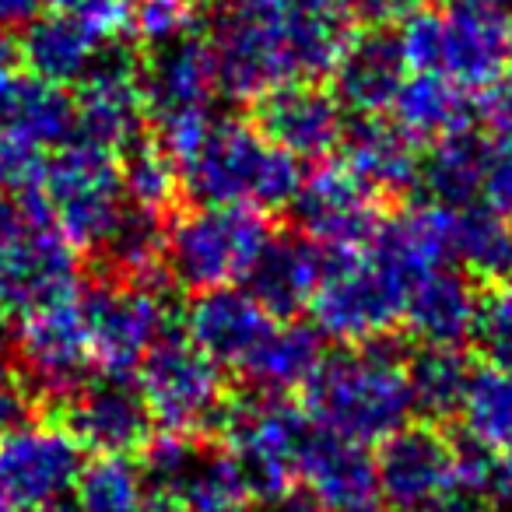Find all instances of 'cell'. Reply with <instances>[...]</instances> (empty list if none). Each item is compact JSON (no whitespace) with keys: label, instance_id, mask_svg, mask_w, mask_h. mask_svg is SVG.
Instances as JSON below:
<instances>
[{"label":"cell","instance_id":"6da1fadb","mask_svg":"<svg viewBox=\"0 0 512 512\" xmlns=\"http://www.w3.org/2000/svg\"><path fill=\"white\" fill-rule=\"evenodd\" d=\"M351 39L344 8H299L274 15L232 11L211 29L207 43L218 67L221 95L256 102L267 92L334 74Z\"/></svg>","mask_w":512,"mask_h":512},{"label":"cell","instance_id":"7a4b0ae2","mask_svg":"<svg viewBox=\"0 0 512 512\" xmlns=\"http://www.w3.org/2000/svg\"><path fill=\"white\" fill-rule=\"evenodd\" d=\"M306 414L330 435L358 446H383L411 425L414 414L404 348L379 337L323 358L306 386Z\"/></svg>","mask_w":512,"mask_h":512},{"label":"cell","instance_id":"3957f363","mask_svg":"<svg viewBox=\"0 0 512 512\" xmlns=\"http://www.w3.org/2000/svg\"><path fill=\"white\" fill-rule=\"evenodd\" d=\"M190 200L207 207H271L292 204L302 186L299 158L271 144L242 120H214L190 158L179 162Z\"/></svg>","mask_w":512,"mask_h":512},{"label":"cell","instance_id":"277c9868","mask_svg":"<svg viewBox=\"0 0 512 512\" xmlns=\"http://www.w3.org/2000/svg\"><path fill=\"white\" fill-rule=\"evenodd\" d=\"M505 0H446V8H418L400 25V46L411 71L442 74L470 92L505 74L512 57Z\"/></svg>","mask_w":512,"mask_h":512},{"label":"cell","instance_id":"5b68a950","mask_svg":"<svg viewBox=\"0 0 512 512\" xmlns=\"http://www.w3.org/2000/svg\"><path fill=\"white\" fill-rule=\"evenodd\" d=\"M141 95L144 113L155 120V141L176 158V165L190 158L218 120L211 113L221 95L211 43L186 32L172 43L151 46L141 64Z\"/></svg>","mask_w":512,"mask_h":512},{"label":"cell","instance_id":"8992f818","mask_svg":"<svg viewBox=\"0 0 512 512\" xmlns=\"http://www.w3.org/2000/svg\"><path fill=\"white\" fill-rule=\"evenodd\" d=\"M267 239H271V225L264 211L197 204V211L169 225L165 274L197 295L232 288L235 281H246Z\"/></svg>","mask_w":512,"mask_h":512},{"label":"cell","instance_id":"52a82bcc","mask_svg":"<svg viewBox=\"0 0 512 512\" xmlns=\"http://www.w3.org/2000/svg\"><path fill=\"white\" fill-rule=\"evenodd\" d=\"M39 197L53 228L78 249H99L130 207L116 151L67 141L43 162Z\"/></svg>","mask_w":512,"mask_h":512},{"label":"cell","instance_id":"ba28073f","mask_svg":"<svg viewBox=\"0 0 512 512\" xmlns=\"http://www.w3.org/2000/svg\"><path fill=\"white\" fill-rule=\"evenodd\" d=\"M137 390L155 425L176 435H207L221 428L228 393L221 365L211 362L190 337L165 334L137 369Z\"/></svg>","mask_w":512,"mask_h":512},{"label":"cell","instance_id":"9c48e42d","mask_svg":"<svg viewBox=\"0 0 512 512\" xmlns=\"http://www.w3.org/2000/svg\"><path fill=\"white\" fill-rule=\"evenodd\" d=\"M148 491L179 512H246L253 502L235 456L204 435L165 432L144 446Z\"/></svg>","mask_w":512,"mask_h":512},{"label":"cell","instance_id":"30bf717a","mask_svg":"<svg viewBox=\"0 0 512 512\" xmlns=\"http://www.w3.org/2000/svg\"><path fill=\"white\" fill-rule=\"evenodd\" d=\"M221 432L225 449L246 477L249 495L264 502L288 491L299 477V456L313 432V421L288 397L253 393L242 404H228Z\"/></svg>","mask_w":512,"mask_h":512},{"label":"cell","instance_id":"8fae6325","mask_svg":"<svg viewBox=\"0 0 512 512\" xmlns=\"http://www.w3.org/2000/svg\"><path fill=\"white\" fill-rule=\"evenodd\" d=\"M404 299V288L369 253H330L309 313L320 337L355 348L390 334L404 316Z\"/></svg>","mask_w":512,"mask_h":512},{"label":"cell","instance_id":"7c38bea8","mask_svg":"<svg viewBox=\"0 0 512 512\" xmlns=\"http://www.w3.org/2000/svg\"><path fill=\"white\" fill-rule=\"evenodd\" d=\"M78 281V246L50 221H29L0 239V323H22L39 309L74 299Z\"/></svg>","mask_w":512,"mask_h":512},{"label":"cell","instance_id":"4fadbf2b","mask_svg":"<svg viewBox=\"0 0 512 512\" xmlns=\"http://www.w3.org/2000/svg\"><path fill=\"white\" fill-rule=\"evenodd\" d=\"M81 306L92 334L95 369H102V376L127 379L141 369L148 351L172 334V309L158 292V281H116L95 288Z\"/></svg>","mask_w":512,"mask_h":512},{"label":"cell","instance_id":"5bb4252c","mask_svg":"<svg viewBox=\"0 0 512 512\" xmlns=\"http://www.w3.org/2000/svg\"><path fill=\"white\" fill-rule=\"evenodd\" d=\"M11 358L29 393L67 404L95 369L85 306L78 299H64L22 320Z\"/></svg>","mask_w":512,"mask_h":512},{"label":"cell","instance_id":"9a60e30c","mask_svg":"<svg viewBox=\"0 0 512 512\" xmlns=\"http://www.w3.org/2000/svg\"><path fill=\"white\" fill-rule=\"evenodd\" d=\"M85 449L67 425L25 421L0 435V502L8 512L67 498L81 481Z\"/></svg>","mask_w":512,"mask_h":512},{"label":"cell","instance_id":"2e32d148","mask_svg":"<svg viewBox=\"0 0 512 512\" xmlns=\"http://www.w3.org/2000/svg\"><path fill=\"white\" fill-rule=\"evenodd\" d=\"M299 235L327 253H362L383 225V200L348 165H320L292 197Z\"/></svg>","mask_w":512,"mask_h":512},{"label":"cell","instance_id":"e0dca14e","mask_svg":"<svg viewBox=\"0 0 512 512\" xmlns=\"http://www.w3.org/2000/svg\"><path fill=\"white\" fill-rule=\"evenodd\" d=\"M256 130L292 158L323 162L341 151L348 109L320 81H299L256 99Z\"/></svg>","mask_w":512,"mask_h":512},{"label":"cell","instance_id":"ac0fdd59","mask_svg":"<svg viewBox=\"0 0 512 512\" xmlns=\"http://www.w3.org/2000/svg\"><path fill=\"white\" fill-rule=\"evenodd\" d=\"M141 67L109 46L106 57L74 85V141L120 151L141 137Z\"/></svg>","mask_w":512,"mask_h":512},{"label":"cell","instance_id":"d6986e66","mask_svg":"<svg viewBox=\"0 0 512 512\" xmlns=\"http://www.w3.org/2000/svg\"><path fill=\"white\" fill-rule=\"evenodd\" d=\"M67 428L99 456H130L144 453L155 435V418L144 404L141 390L123 376L88 379L71 400H67Z\"/></svg>","mask_w":512,"mask_h":512},{"label":"cell","instance_id":"ffe728a7","mask_svg":"<svg viewBox=\"0 0 512 512\" xmlns=\"http://www.w3.org/2000/svg\"><path fill=\"white\" fill-rule=\"evenodd\" d=\"M299 481L327 512H390L369 446L330 435L316 425L302 446Z\"/></svg>","mask_w":512,"mask_h":512},{"label":"cell","instance_id":"44dd1931","mask_svg":"<svg viewBox=\"0 0 512 512\" xmlns=\"http://www.w3.org/2000/svg\"><path fill=\"white\" fill-rule=\"evenodd\" d=\"M379 488L393 512L456 488V446L432 425H407L379 446Z\"/></svg>","mask_w":512,"mask_h":512},{"label":"cell","instance_id":"7402d4cb","mask_svg":"<svg viewBox=\"0 0 512 512\" xmlns=\"http://www.w3.org/2000/svg\"><path fill=\"white\" fill-rule=\"evenodd\" d=\"M330 78L334 95L348 113L383 116L411 78V64L393 29H362L351 32Z\"/></svg>","mask_w":512,"mask_h":512},{"label":"cell","instance_id":"603a6c76","mask_svg":"<svg viewBox=\"0 0 512 512\" xmlns=\"http://www.w3.org/2000/svg\"><path fill=\"white\" fill-rule=\"evenodd\" d=\"M274 316L246 288L200 292L186 309V337L221 369H239L271 334Z\"/></svg>","mask_w":512,"mask_h":512},{"label":"cell","instance_id":"cb8c5ba5","mask_svg":"<svg viewBox=\"0 0 512 512\" xmlns=\"http://www.w3.org/2000/svg\"><path fill=\"white\" fill-rule=\"evenodd\" d=\"M330 253L309 242L306 235H271L256 264L246 274V292L274 320H295L313 306L316 288L327 274Z\"/></svg>","mask_w":512,"mask_h":512},{"label":"cell","instance_id":"d4e9b609","mask_svg":"<svg viewBox=\"0 0 512 512\" xmlns=\"http://www.w3.org/2000/svg\"><path fill=\"white\" fill-rule=\"evenodd\" d=\"M369 256L397 281L400 288L414 285L439 267H453L449 256V207L418 204L397 218L383 221L376 239L369 242Z\"/></svg>","mask_w":512,"mask_h":512},{"label":"cell","instance_id":"484cf974","mask_svg":"<svg viewBox=\"0 0 512 512\" xmlns=\"http://www.w3.org/2000/svg\"><path fill=\"white\" fill-rule=\"evenodd\" d=\"M481 299L474 292V281L453 267L425 274L407 288L404 316L414 341L432 348H460L467 337H474Z\"/></svg>","mask_w":512,"mask_h":512},{"label":"cell","instance_id":"4316f807","mask_svg":"<svg viewBox=\"0 0 512 512\" xmlns=\"http://www.w3.org/2000/svg\"><path fill=\"white\" fill-rule=\"evenodd\" d=\"M109 39L102 36L95 25L85 18L71 15V11H50L39 15L25 25V36L18 43L22 50V64L29 74L50 81V85H78L109 50Z\"/></svg>","mask_w":512,"mask_h":512},{"label":"cell","instance_id":"83f0119b","mask_svg":"<svg viewBox=\"0 0 512 512\" xmlns=\"http://www.w3.org/2000/svg\"><path fill=\"white\" fill-rule=\"evenodd\" d=\"M344 165L355 172L358 179L383 193H411L421 183V151L418 141L407 137L393 120L383 116H358L348 123L341 141Z\"/></svg>","mask_w":512,"mask_h":512},{"label":"cell","instance_id":"f1b7e54d","mask_svg":"<svg viewBox=\"0 0 512 512\" xmlns=\"http://www.w3.org/2000/svg\"><path fill=\"white\" fill-rule=\"evenodd\" d=\"M0 134L32 151L64 148L74 141V95L36 74H11L0 81Z\"/></svg>","mask_w":512,"mask_h":512},{"label":"cell","instance_id":"f546056e","mask_svg":"<svg viewBox=\"0 0 512 512\" xmlns=\"http://www.w3.org/2000/svg\"><path fill=\"white\" fill-rule=\"evenodd\" d=\"M323 337L306 323H274L271 334L260 341V348L239 365V376L253 393L264 397H288L295 390H306L309 379L323 365Z\"/></svg>","mask_w":512,"mask_h":512},{"label":"cell","instance_id":"4dcf8cb0","mask_svg":"<svg viewBox=\"0 0 512 512\" xmlns=\"http://www.w3.org/2000/svg\"><path fill=\"white\" fill-rule=\"evenodd\" d=\"M449 256L467 278L502 285L512 278V221L488 200L449 207Z\"/></svg>","mask_w":512,"mask_h":512},{"label":"cell","instance_id":"1f68e13d","mask_svg":"<svg viewBox=\"0 0 512 512\" xmlns=\"http://www.w3.org/2000/svg\"><path fill=\"white\" fill-rule=\"evenodd\" d=\"M491 141L474 130H460L442 141L428 144L421 155V190L439 207H463L484 200V179H488Z\"/></svg>","mask_w":512,"mask_h":512},{"label":"cell","instance_id":"d6a6232c","mask_svg":"<svg viewBox=\"0 0 512 512\" xmlns=\"http://www.w3.org/2000/svg\"><path fill=\"white\" fill-rule=\"evenodd\" d=\"M474 106L463 85L442 74L414 71L393 102V123L418 144H435L449 134L467 130Z\"/></svg>","mask_w":512,"mask_h":512},{"label":"cell","instance_id":"836d02e7","mask_svg":"<svg viewBox=\"0 0 512 512\" xmlns=\"http://www.w3.org/2000/svg\"><path fill=\"white\" fill-rule=\"evenodd\" d=\"M470 376H474V369L460 348L425 344L418 355H407V383H411L414 411L428 421H446L460 414Z\"/></svg>","mask_w":512,"mask_h":512},{"label":"cell","instance_id":"e575fe53","mask_svg":"<svg viewBox=\"0 0 512 512\" xmlns=\"http://www.w3.org/2000/svg\"><path fill=\"white\" fill-rule=\"evenodd\" d=\"M165 242L169 228L162 214L127 207L99 249L106 256V267L120 281H158V274L165 271Z\"/></svg>","mask_w":512,"mask_h":512},{"label":"cell","instance_id":"d590c367","mask_svg":"<svg viewBox=\"0 0 512 512\" xmlns=\"http://www.w3.org/2000/svg\"><path fill=\"white\" fill-rule=\"evenodd\" d=\"M463 435L491 456H512V376L502 369H474L460 404Z\"/></svg>","mask_w":512,"mask_h":512},{"label":"cell","instance_id":"8d00e7d4","mask_svg":"<svg viewBox=\"0 0 512 512\" xmlns=\"http://www.w3.org/2000/svg\"><path fill=\"white\" fill-rule=\"evenodd\" d=\"M78 502L81 512H148L151 491L144 481L141 467L130 463L127 456H99L85 463L78 481Z\"/></svg>","mask_w":512,"mask_h":512},{"label":"cell","instance_id":"74e56055","mask_svg":"<svg viewBox=\"0 0 512 512\" xmlns=\"http://www.w3.org/2000/svg\"><path fill=\"white\" fill-rule=\"evenodd\" d=\"M120 176L123 190H127L130 207H144V211L162 214L172 204L183 179H179V165L155 137H137L127 148H120Z\"/></svg>","mask_w":512,"mask_h":512},{"label":"cell","instance_id":"f35d334b","mask_svg":"<svg viewBox=\"0 0 512 512\" xmlns=\"http://www.w3.org/2000/svg\"><path fill=\"white\" fill-rule=\"evenodd\" d=\"M474 341L488 355L491 369H502L512 376V278L495 285V292L481 302Z\"/></svg>","mask_w":512,"mask_h":512},{"label":"cell","instance_id":"ab89813d","mask_svg":"<svg viewBox=\"0 0 512 512\" xmlns=\"http://www.w3.org/2000/svg\"><path fill=\"white\" fill-rule=\"evenodd\" d=\"M193 22V8L179 4V0H137L134 15H130V36L141 43L162 46L172 39L186 36Z\"/></svg>","mask_w":512,"mask_h":512},{"label":"cell","instance_id":"60d3db41","mask_svg":"<svg viewBox=\"0 0 512 512\" xmlns=\"http://www.w3.org/2000/svg\"><path fill=\"white\" fill-rule=\"evenodd\" d=\"M60 11L85 18L88 25L102 32L106 39L130 36V15H134L137 0H53Z\"/></svg>","mask_w":512,"mask_h":512},{"label":"cell","instance_id":"b9f144b4","mask_svg":"<svg viewBox=\"0 0 512 512\" xmlns=\"http://www.w3.org/2000/svg\"><path fill=\"white\" fill-rule=\"evenodd\" d=\"M39 172H43V155L39 151L11 141L8 134H0V190H11V193L36 190Z\"/></svg>","mask_w":512,"mask_h":512},{"label":"cell","instance_id":"7bdbcfd3","mask_svg":"<svg viewBox=\"0 0 512 512\" xmlns=\"http://www.w3.org/2000/svg\"><path fill=\"white\" fill-rule=\"evenodd\" d=\"M484 200L498 214L512 221V137H498L491 144L488 179H484Z\"/></svg>","mask_w":512,"mask_h":512},{"label":"cell","instance_id":"ee69618b","mask_svg":"<svg viewBox=\"0 0 512 512\" xmlns=\"http://www.w3.org/2000/svg\"><path fill=\"white\" fill-rule=\"evenodd\" d=\"M29 386L15 369V358H0V435L29 421Z\"/></svg>","mask_w":512,"mask_h":512},{"label":"cell","instance_id":"f6af8a7d","mask_svg":"<svg viewBox=\"0 0 512 512\" xmlns=\"http://www.w3.org/2000/svg\"><path fill=\"white\" fill-rule=\"evenodd\" d=\"M418 8H421V0H344V11H348L355 22H362L365 29H393V25H404Z\"/></svg>","mask_w":512,"mask_h":512},{"label":"cell","instance_id":"bcb514c9","mask_svg":"<svg viewBox=\"0 0 512 512\" xmlns=\"http://www.w3.org/2000/svg\"><path fill=\"white\" fill-rule=\"evenodd\" d=\"M29 221H50L43 197H39V186H36V190H25V193L0 190V239H4V235H11L15 228L29 225ZM50 225H53V221H50Z\"/></svg>","mask_w":512,"mask_h":512},{"label":"cell","instance_id":"7dc6e473","mask_svg":"<svg viewBox=\"0 0 512 512\" xmlns=\"http://www.w3.org/2000/svg\"><path fill=\"white\" fill-rule=\"evenodd\" d=\"M481 116L498 137H512V71L484 88Z\"/></svg>","mask_w":512,"mask_h":512},{"label":"cell","instance_id":"c3c4849f","mask_svg":"<svg viewBox=\"0 0 512 512\" xmlns=\"http://www.w3.org/2000/svg\"><path fill=\"white\" fill-rule=\"evenodd\" d=\"M253 512H327L320 502H316L313 491L306 488H288L274 498H264V502H256Z\"/></svg>","mask_w":512,"mask_h":512},{"label":"cell","instance_id":"681fc988","mask_svg":"<svg viewBox=\"0 0 512 512\" xmlns=\"http://www.w3.org/2000/svg\"><path fill=\"white\" fill-rule=\"evenodd\" d=\"M39 15H43V0H0V32L25 29Z\"/></svg>","mask_w":512,"mask_h":512},{"label":"cell","instance_id":"f907efd6","mask_svg":"<svg viewBox=\"0 0 512 512\" xmlns=\"http://www.w3.org/2000/svg\"><path fill=\"white\" fill-rule=\"evenodd\" d=\"M477 505L481 502H477L474 495H467V491H460V488H449V491H442V495L428 498V502L414 505V509H404V512H481Z\"/></svg>","mask_w":512,"mask_h":512},{"label":"cell","instance_id":"816d5d0a","mask_svg":"<svg viewBox=\"0 0 512 512\" xmlns=\"http://www.w3.org/2000/svg\"><path fill=\"white\" fill-rule=\"evenodd\" d=\"M18 71H22V50L8 32H0V81H8Z\"/></svg>","mask_w":512,"mask_h":512},{"label":"cell","instance_id":"f5cc1de1","mask_svg":"<svg viewBox=\"0 0 512 512\" xmlns=\"http://www.w3.org/2000/svg\"><path fill=\"white\" fill-rule=\"evenodd\" d=\"M302 0H232L235 11H249V15H274V11L299 8Z\"/></svg>","mask_w":512,"mask_h":512},{"label":"cell","instance_id":"db71d44e","mask_svg":"<svg viewBox=\"0 0 512 512\" xmlns=\"http://www.w3.org/2000/svg\"><path fill=\"white\" fill-rule=\"evenodd\" d=\"M25 512H81L74 498H57V502H46V505H36V509H25Z\"/></svg>","mask_w":512,"mask_h":512},{"label":"cell","instance_id":"11a10c76","mask_svg":"<svg viewBox=\"0 0 512 512\" xmlns=\"http://www.w3.org/2000/svg\"><path fill=\"white\" fill-rule=\"evenodd\" d=\"M309 8H344V0H302Z\"/></svg>","mask_w":512,"mask_h":512},{"label":"cell","instance_id":"9f6ffc18","mask_svg":"<svg viewBox=\"0 0 512 512\" xmlns=\"http://www.w3.org/2000/svg\"><path fill=\"white\" fill-rule=\"evenodd\" d=\"M179 4H186V8H204V4H211V0H179Z\"/></svg>","mask_w":512,"mask_h":512},{"label":"cell","instance_id":"6f0895ef","mask_svg":"<svg viewBox=\"0 0 512 512\" xmlns=\"http://www.w3.org/2000/svg\"><path fill=\"white\" fill-rule=\"evenodd\" d=\"M488 512H512V505H505V502H502V505H495V509H488Z\"/></svg>","mask_w":512,"mask_h":512},{"label":"cell","instance_id":"680465c9","mask_svg":"<svg viewBox=\"0 0 512 512\" xmlns=\"http://www.w3.org/2000/svg\"><path fill=\"white\" fill-rule=\"evenodd\" d=\"M0 512H8V505H4V502H0Z\"/></svg>","mask_w":512,"mask_h":512},{"label":"cell","instance_id":"91938a15","mask_svg":"<svg viewBox=\"0 0 512 512\" xmlns=\"http://www.w3.org/2000/svg\"><path fill=\"white\" fill-rule=\"evenodd\" d=\"M509 32H512V11H509Z\"/></svg>","mask_w":512,"mask_h":512},{"label":"cell","instance_id":"94428289","mask_svg":"<svg viewBox=\"0 0 512 512\" xmlns=\"http://www.w3.org/2000/svg\"><path fill=\"white\" fill-rule=\"evenodd\" d=\"M0 358H11V355H4V351H0Z\"/></svg>","mask_w":512,"mask_h":512}]
</instances>
